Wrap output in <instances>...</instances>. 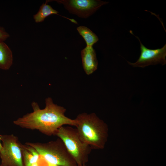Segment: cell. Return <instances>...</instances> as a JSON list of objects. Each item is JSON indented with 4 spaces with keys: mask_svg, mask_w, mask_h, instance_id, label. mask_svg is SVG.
I'll use <instances>...</instances> for the list:
<instances>
[{
    "mask_svg": "<svg viewBox=\"0 0 166 166\" xmlns=\"http://www.w3.org/2000/svg\"><path fill=\"white\" fill-rule=\"evenodd\" d=\"M77 29L79 34L85 40L86 46H93L98 41V38L97 35L86 27L80 26Z\"/></svg>",
    "mask_w": 166,
    "mask_h": 166,
    "instance_id": "cell-12",
    "label": "cell"
},
{
    "mask_svg": "<svg viewBox=\"0 0 166 166\" xmlns=\"http://www.w3.org/2000/svg\"><path fill=\"white\" fill-rule=\"evenodd\" d=\"M10 37L9 34L4 28L0 26V42H4Z\"/></svg>",
    "mask_w": 166,
    "mask_h": 166,
    "instance_id": "cell-13",
    "label": "cell"
},
{
    "mask_svg": "<svg viewBox=\"0 0 166 166\" xmlns=\"http://www.w3.org/2000/svg\"><path fill=\"white\" fill-rule=\"evenodd\" d=\"M13 63L12 52L4 42H0V69H9Z\"/></svg>",
    "mask_w": 166,
    "mask_h": 166,
    "instance_id": "cell-9",
    "label": "cell"
},
{
    "mask_svg": "<svg viewBox=\"0 0 166 166\" xmlns=\"http://www.w3.org/2000/svg\"><path fill=\"white\" fill-rule=\"evenodd\" d=\"M2 148V144L1 143V138L0 136V151L1 149Z\"/></svg>",
    "mask_w": 166,
    "mask_h": 166,
    "instance_id": "cell-14",
    "label": "cell"
},
{
    "mask_svg": "<svg viewBox=\"0 0 166 166\" xmlns=\"http://www.w3.org/2000/svg\"><path fill=\"white\" fill-rule=\"evenodd\" d=\"M49 164L57 166H77L74 159L59 138L46 143L27 142Z\"/></svg>",
    "mask_w": 166,
    "mask_h": 166,
    "instance_id": "cell-3",
    "label": "cell"
},
{
    "mask_svg": "<svg viewBox=\"0 0 166 166\" xmlns=\"http://www.w3.org/2000/svg\"><path fill=\"white\" fill-rule=\"evenodd\" d=\"M31 166H38V162L34 164Z\"/></svg>",
    "mask_w": 166,
    "mask_h": 166,
    "instance_id": "cell-15",
    "label": "cell"
},
{
    "mask_svg": "<svg viewBox=\"0 0 166 166\" xmlns=\"http://www.w3.org/2000/svg\"><path fill=\"white\" fill-rule=\"evenodd\" d=\"M2 148L0 151L1 164L3 166H24L22 144L13 134L0 135Z\"/></svg>",
    "mask_w": 166,
    "mask_h": 166,
    "instance_id": "cell-5",
    "label": "cell"
},
{
    "mask_svg": "<svg viewBox=\"0 0 166 166\" xmlns=\"http://www.w3.org/2000/svg\"><path fill=\"white\" fill-rule=\"evenodd\" d=\"M82 66L85 73L89 75L97 68L98 61L93 46H86L81 51Z\"/></svg>",
    "mask_w": 166,
    "mask_h": 166,
    "instance_id": "cell-8",
    "label": "cell"
},
{
    "mask_svg": "<svg viewBox=\"0 0 166 166\" xmlns=\"http://www.w3.org/2000/svg\"><path fill=\"white\" fill-rule=\"evenodd\" d=\"M86 166V165H83V166Z\"/></svg>",
    "mask_w": 166,
    "mask_h": 166,
    "instance_id": "cell-16",
    "label": "cell"
},
{
    "mask_svg": "<svg viewBox=\"0 0 166 166\" xmlns=\"http://www.w3.org/2000/svg\"><path fill=\"white\" fill-rule=\"evenodd\" d=\"M62 4L69 12L78 17L87 18L94 13L102 6L108 2L99 0H56Z\"/></svg>",
    "mask_w": 166,
    "mask_h": 166,
    "instance_id": "cell-6",
    "label": "cell"
},
{
    "mask_svg": "<svg viewBox=\"0 0 166 166\" xmlns=\"http://www.w3.org/2000/svg\"><path fill=\"white\" fill-rule=\"evenodd\" d=\"M130 32L138 39L140 44V54L137 60L134 63L128 61L133 67L144 68L151 65L160 64L163 65L166 64V44L161 48L150 49L145 47L141 42L139 38Z\"/></svg>",
    "mask_w": 166,
    "mask_h": 166,
    "instance_id": "cell-7",
    "label": "cell"
},
{
    "mask_svg": "<svg viewBox=\"0 0 166 166\" xmlns=\"http://www.w3.org/2000/svg\"><path fill=\"white\" fill-rule=\"evenodd\" d=\"M0 166H3L1 164H0Z\"/></svg>",
    "mask_w": 166,
    "mask_h": 166,
    "instance_id": "cell-17",
    "label": "cell"
},
{
    "mask_svg": "<svg viewBox=\"0 0 166 166\" xmlns=\"http://www.w3.org/2000/svg\"><path fill=\"white\" fill-rule=\"evenodd\" d=\"M55 135L62 141L77 166L86 165L92 149L81 140L76 128L63 126L58 128Z\"/></svg>",
    "mask_w": 166,
    "mask_h": 166,
    "instance_id": "cell-4",
    "label": "cell"
},
{
    "mask_svg": "<svg viewBox=\"0 0 166 166\" xmlns=\"http://www.w3.org/2000/svg\"><path fill=\"white\" fill-rule=\"evenodd\" d=\"M47 0L45 3H43L40 7L38 13L33 16L36 22L43 21L45 18L52 14L58 15L57 10L53 9L50 5H47Z\"/></svg>",
    "mask_w": 166,
    "mask_h": 166,
    "instance_id": "cell-11",
    "label": "cell"
},
{
    "mask_svg": "<svg viewBox=\"0 0 166 166\" xmlns=\"http://www.w3.org/2000/svg\"><path fill=\"white\" fill-rule=\"evenodd\" d=\"M22 148L24 166H31L34 164L38 162L40 156L34 148L26 144H22Z\"/></svg>",
    "mask_w": 166,
    "mask_h": 166,
    "instance_id": "cell-10",
    "label": "cell"
},
{
    "mask_svg": "<svg viewBox=\"0 0 166 166\" xmlns=\"http://www.w3.org/2000/svg\"><path fill=\"white\" fill-rule=\"evenodd\" d=\"M75 119L76 128L81 140L92 149L103 148L108 136L107 124L94 113H82Z\"/></svg>",
    "mask_w": 166,
    "mask_h": 166,
    "instance_id": "cell-2",
    "label": "cell"
},
{
    "mask_svg": "<svg viewBox=\"0 0 166 166\" xmlns=\"http://www.w3.org/2000/svg\"><path fill=\"white\" fill-rule=\"evenodd\" d=\"M45 106L41 109L38 103H31L33 111L18 118L13 123L21 128L37 130L46 135H55L57 130L65 125L76 126L75 119L66 117V109L54 104L51 97L45 100Z\"/></svg>",
    "mask_w": 166,
    "mask_h": 166,
    "instance_id": "cell-1",
    "label": "cell"
}]
</instances>
